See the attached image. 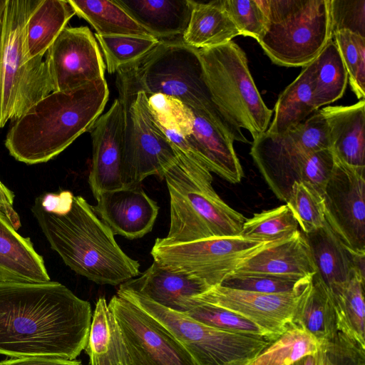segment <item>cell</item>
<instances>
[{"label": "cell", "mask_w": 365, "mask_h": 365, "mask_svg": "<svg viewBox=\"0 0 365 365\" xmlns=\"http://www.w3.org/2000/svg\"><path fill=\"white\" fill-rule=\"evenodd\" d=\"M91 304L57 282H0V354L76 359L84 349Z\"/></svg>", "instance_id": "obj_1"}, {"label": "cell", "mask_w": 365, "mask_h": 365, "mask_svg": "<svg viewBox=\"0 0 365 365\" xmlns=\"http://www.w3.org/2000/svg\"><path fill=\"white\" fill-rule=\"evenodd\" d=\"M106 79L53 91L13 120L5 140L10 155L28 165L46 163L89 131L108 99Z\"/></svg>", "instance_id": "obj_2"}, {"label": "cell", "mask_w": 365, "mask_h": 365, "mask_svg": "<svg viewBox=\"0 0 365 365\" xmlns=\"http://www.w3.org/2000/svg\"><path fill=\"white\" fill-rule=\"evenodd\" d=\"M31 210L51 248L76 273L98 284L112 286L140 274L139 262L123 251L83 197L74 196L65 214L48 212L36 200Z\"/></svg>", "instance_id": "obj_3"}, {"label": "cell", "mask_w": 365, "mask_h": 365, "mask_svg": "<svg viewBox=\"0 0 365 365\" xmlns=\"http://www.w3.org/2000/svg\"><path fill=\"white\" fill-rule=\"evenodd\" d=\"M175 149L177 158L162 175L170 195V228L165 237L158 240L173 244L239 235L246 218L217 195L211 172L203 164Z\"/></svg>", "instance_id": "obj_4"}, {"label": "cell", "mask_w": 365, "mask_h": 365, "mask_svg": "<svg viewBox=\"0 0 365 365\" xmlns=\"http://www.w3.org/2000/svg\"><path fill=\"white\" fill-rule=\"evenodd\" d=\"M148 98L158 125L175 148L230 183L241 182L244 173L234 141H250L232 130L217 109H195L162 94Z\"/></svg>", "instance_id": "obj_5"}, {"label": "cell", "mask_w": 365, "mask_h": 365, "mask_svg": "<svg viewBox=\"0 0 365 365\" xmlns=\"http://www.w3.org/2000/svg\"><path fill=\"white\" fill-rule=\"evenodd\" d=\"M197 52L211 100L226 123L241 135L247 130L253 140L264 134L273 110L259 93L245 52L233 41Z\"/></svg>", "instance_id": "obj_6"}, {"label": "cell", "mask_w": 365, "mask_h": 365, "mask_svg": "<svg viewBox=\"0 0 365 365\" xmlns=\"http://www.w3.org/2000/svg\"><path fill=\"white\" fill-rule=\"evenodd\" d=\"M41 0H6L0 54V128L53 91L43 56H25L26 23Z\"/></svg>", "instance_id": "obj_7"}, {"label": "cell", "mask_w": 365, "mask_h": 365, "mask_svg": "<svg viewBox=\"0 0 365 365\" xmlns=\"http://www.w3.org/2000/svg\"><path fill=\"white\" fill-rule=\"evenodd\" d=\"M266 31L258 42L270 60L305 67L333 38L330 0H267Z\"/></svg>", "instance_id": "obj_8"}, {"label": "cell", "mask_w": 365, "mask_h": 365, "mask_svg": "<svg viewBox=\"0 0 365 365\" xmlns=\"http://www.w3.org/2000/svg\"><path fill=\"white\" fill-rule=\"evenodd\" d=\"M116 294L133 303L170 333L196 365H250L273 341L264 336L209 327L129 289L119 288Z\"/></svg>", "instance_id": "obj_9"}, {"label": "cell", "mask_w": 365, "mask_h": 365, "mask_svg": "<svg viewBox=\"0 0 365 365\" xmlns=\"http://www.w3.org/2000/svg\"><path fill=\"white\" fill-rule=\"evenodd\" d=\"M116 86L123 111V187L140 185L150 175L162 178L175 161L177 151L158 125L147 94L121 70L117 72Z\"/></svg>", "instance_id": "obj_10"}, {"label": "cell", "mask_w": 365, "mask_h": 365, "mask_svg": "<svg viewBox=\"0 0 365 365\" xmlns=\"http://www.w3.org/2000/svg\"><path fill=\"white\" fill-rule=\"evenodd\" d=\"M120 70L148 96L165 95L198 110L217 109L197 49L182 39L160 41L139 61Z\"/></svg>", "instance_id": "obj_11"}, {"label": "cell", "mask_w": 365, "mask_h": 365, "mask_svg": "<svg viewBox=\"0 0 365 365\" xmlns=\"http://www.w3.org/2000/svg\"><path fill=\"white\" fill-rule=\"evenodd\" d=\"M276 241L236 235L165 244L157 238L150 254L153 261L168 269L214 287L220 284L241 262Z\"/></svg>", "instance_id": "obj_12"}, {"label": "cell", "mask_w": 365, "mask_h": 365, "mask_svg": "<svg viewBox=\"0 0 365 365\" xmlns=\"http://www.w3.org/2000/svg\"><path fill=\"white\" fill-rule=\"evenodd\" d=\"M325 147L322 126L308 118L282 134L265 132L253 140L250 154L271 190L287 202L293 183L300 182L307 155Z\"/></svg>", "instance_id": "obj_13"}, {"label": "cell", "mask_w": 365, "mask_h": 365, "mask_svg": "<svg viewBox=\"0 0 365 365\" xmlns=\"http://www.w3.org/2000/svg\"><path fill=\"white\" fill-rule=\"evenodd\" d=\"M108 307L122 331L128 365H196L170 333L133 303L116 294Z\"/></svg>", "instance_id": "obj_14"}, {"label": "cell", "mask_w": 365, "mask_h": 365, "mask_svg": "<svg viewBox=\"0 0 365 365\" xmlns=\"http://www.w3.org/2000/svg\"><path fill=\"white\" fill-rule=\"evenodd\" d=\"M322 196L328 225L348 248L365 252V168L348 165L334 156Z\"/></svg>", "instance_id": "obj_15"}, {"label": "cell", "mask_w": 365, "mask_h": 365, "mask_svg": "<svg viewBox=\"0 0 365 365\" xmlns=\"http://www.w3.org/2000/svg\"><path fill=\"white\" fill-rule=\"evenodd\" d=\"M45 60L53 91H69L105 79L98 45L87 26L65 27L48 49Z\"/></svg>", "instance_id": "obj_16"}, {"label": "cell", "mask_w": 365, "mask_h": 365, "mask_svg": "<svg viewBox=\"0 0 365 365\" xmlns=\"http://www.w3.org/2000/svg\"><path fill=\"white\" fill-rule=\"evenodd\" d=\"M307 285L292 292L264 294L218 284L195 297L245 318L275 340L292 326L297 304Z\"/></svg>", "instance_id": "obj_17"}, {"label": "cell", "mask_w": 365, "mask_h": 365, "mask_svg": "<svg viewBox=\"0 0 365 365\" xmlns=\"http://www.w3.org/2000/svg\"><path fill=\"white\" fill-rule=\"evenodd\" d=\"M89 131L92 138V160L88 183L96 200L104 192L123 187L121 175L123 111L118 98Z\"/></svg>", "instance_id": "obj_18"}, {"label": "cell", "mask_w": 365, "mask_h": 365, "mask_svg": "<svg viewBox=\"0 0 365 365\" xmlns=\"http://www.w3.org/2000/svg\"><path fill=\"white\" fill-rule=\"evenodd\" d=\"M96 201L93 208L113 234L129 240L151 232L159 211L141 185L104 192Z\"/></svg>", "instance_id": "obj_19"}, {"label": "cell", "mask_w": 365, "mask_h": 365, "mask_svg": "<svg viewBox=\"0 0 365 365\" xmlns=\"http://www.w3.org/2000/svg\"><path fill=\"white\" fill-rule=\"evenodd\" d=\"M317 272L309 244L298 230L247 257L232 273L312 277Z\"/></svg>", "instance_id": "obj_20"}, {"label": "cell", "mask_w": 365, "mask_h": 365, "mask_svg": "<svg viewBox=\"0 0 365 365\" xmlns=\"http://www.w3.org/2000/svg\"><path fill=\"white\" fill-rule=\"evenodd\" d=\"M138 276L120 284L119 288L133 291L159 305L182 313L187 299L212 287L203 281L172 272L155 261Z\"/></svg>", "instance_id": "obj_21"}, {"label": "cell", "mask_w": 365, "mask_h": 365, "mask_svg": "<svg viewBox=\"0 0 365 365\" xmlns=\"http://www.w3.org/2000/svg\"><path fill=\"white\" fill-rule=\"evenodd\" d=\"M328 125L330 150L344 163L365 168V101L319 110Z\"/></svg>", "instance_id": "obj_22"}, {"label": "cell", "mask_w": 365, "mask_h": 365, "mask_svg": "<svg viewBox=\"0 0 365 365\" xmlns=\"http://www.w3.org/2000/svg\"><path fill=\"white\" fill-rule=\"evenodd\" d=\"M50 281L44 260L29 237L20 235L0 210V282Z\"/></svg>", "instance_id": "obj_23"}, {"label": "cell", "mask_w": 365, "mask_h": 365, "mask_svg": "<svg viewBox=\"0 0 365 365\" xmlns=\"http://www.w3.org/2000/svg\"><path fill=\"white\" fill-rule=\"evenodd\" d=\"M115 1L136 23L160 41L182 38L192 11V0Z\"/></svg>", "instance_id": "obj_24"}, {"label": "cell", "mask_w": 365, "mask_h": 365, "mask_svg": "<svg viewBox=\"0 0 365 365\" xmlns=\"http://www.w3.org/2000/svg\"><path fill=\"white\" fill-rule=\"evenodd\" d=\"M317 267V275L333 293L344 285L354 272L348 247L327 222L310 233H303Z\"/></svg>", "instance_id": "obj_25"}, {"label": "cell", "mask_w": 365, "mask_h": 365, "mask_svg": "<svg viewBox=\"0 0 365 365\" xmlns=\"http://www.w3.org/2000/svg\"><path fill=\"white\" fill-rule=\"evenodd\" d=\"M84 350L90 365H128L122 331L103 297L96 303Z\"/></svg>", "instance_id": "obj_26"}, {"label": "cell", "mask_w": 365, "mask_h": 365, "mask_svg": "<svg viewBox=\"0 0 365 365\" xmlns=\"http://www.w3.org/2000/svg\"><path fill=\"white\" fill-rule=\"evenodd\" d=\"M292 325L309 332L319 344L333 339L339 332L331 293L317 274L300 296Z\"/></svg>", "instance_id": "obj_27"}, {"label": "cell", "mask_w": 365, "mask_h": 365, "mask_svg": "<svg viewBox=\"0 0 365 365\" xmlns=\"http://www.w3.org/2000/svg\"><path fill=\"white\" fill-rule=\"evenodd\" d=\"M240 33L223 8L221 0L207 3L192 0L189 24L182 40L197 49L207 48L227 43Z\"/></svg>", "instance_id": "obj_28"}, {"label": "cell", "mask_w": 365, "mask_h": 365, "mask_svg": "<svg viewBox=\"0 0 365 365\" xmlns=\"http://www.w3.org/2000/svg\"><path fill=\"white\" fill-rule=\"evenodd\" d=\"M76 12L64 0H41L26 26L24 51L29 59L44 56Z\"/></svg>", "instance_id": "obj_29"}, {"label": "cell", "mask_w": 365, "mask_h": 365, "mask_svg": "<svg viewBox=\"0 0 365 365\" xmlns=\"http://www.w3.org/2000/svg\"><path fill=\"white\" fill-rule=\"evenodd\" d=\"M316 59L304 67L299 76L279 96L272 122L266 133L279 135L304 122L317 110L313 103Z\"/></svg>", "instance_id": "obj_30"}, {"label": "cell", "mask_w": 365, "mask_h": 365, "mask_svg": "<svg viewBox=\"0 0 365 365\" xmlns=\"http://www.w3.org/2000/svg\"><path fill=\"white\" fill-rule=\"evenodd\" d=\"M68 2L76 14L88 21L98 35L155 38L136 23L115 0H68Z\"/></svg>", "instance_id": "obj_31"}, {"label": "cell", "mask_w": 365, "mask_h": 365, "mask_svg": "<svg viewBox=\"0 0 365 365\" xmlns=\"http://www.w3.org/2000/svg\"><path fill=\"white\" fill-rule=\"evenodd\" d=\"M365 277L354 269L346 283L331 293L338 331L365 348Z\"/></svg>", "instance_id": "obj_32"}, {"label": "cell", "mask_w": 365, "mask_h": 365, "mask_svg": "<svg viewBox=\"0 0 365 365\" xmlns=\"http://www.w3.org/2000/svg\"><path fill=\"white\" fill-rule=\"evenodd\" d=\"M347 83L348 74L332 38L316 58L313 90L316 110L341 98Z\"/></svg>", "instance_id": "obj_33"}, {"label": "cell", "mask_w": 365, "mask_h": 365, "mask_svg": "<svg viewBox=\"0 0 365 365\" xmlns=\"http://www.w3.org/2000/svg\"><path fill=\"white\" fill-rule=\"evenodd\" d=\"M319 347V342L312 334L292 325L250 365H292L307 355L317 354Z\"/></svg>", "instance_id": "obj_34"}, {"label": "cell", "mask_w": 365, "mask_h": 365, "mask_svg": "<svg viewBox=\"0 0 365 365\" xmlns=\"http://www.w3.org/2000/svg\"><path fill=\"white\" fill-rule=\"evenodd\" d=\"M95 36L101 48L106 70L110 74L137 63L160 41L155 38L100 36L96 34Z\"/></svg>", "instance_id": "obj_35"}, {"label": "cell", "mask_w": 365, "mask_h": 365, "mask_svg": "<svg viewBox=\"0 0 365 365\" xmlns=\"http://www.w3.org/2000/svg\"><path fill=\"white\" fill-rule=\"evenodd\" d=\"M298 228L299 224L286 204L255 213L246 219L239 235L262 241H275L292 236Z\"/></svg>", "instance_id": "obj_36"}, {"label": "cell", "mask_w": 365, "mask_h": 365, "mask_svg": "<svg viewBox=\"0 0 365 365\" xmlns=\"http://www.w3.org/2000/svg\"><path fill=\"white\" fill-rule=\"evenodd\" d=\"M185 309L184 313L188 317L209 327L230 332L264 336L271 339L262 329L245 318L195 297L187 299Z\"/></svg>", "instance_id": "obj_37"}, {"label": "cell", "mask_w": 365, "mask_h": 365, "mask_svg": "<svg viewBox=\"0 0 365 365\" xmlns=\"http://www.w3.org/2000/svg\"><path fill=\"white\" fill-rule=\"evenodd\" d=\"M287 205L304 234L322 227L327 222L323 196L305 182L293 183Z\"/></svg>", "instance_id": "obj_38"}, {"label": "cell", "mask_w": 365, "mask_h": 365, "mask_svg": "<svg viewBox=\"0 0 365 365\" xmlns=\"http://www.w3.org/2000/svg\"><path fill=\"white\" fill-rule=\"evenodd\" d=\"M348 74V81L357 98L365 97V37L349 30L333 34Z\"/></svg>", "instance_id": "obj_39"}, {"label": "cell", "mask_w": 365, "mask_h": 365, "mask_svg": "<svg viewBox=\"0 0 365 365\" xmlns=\"http://www.w3.org/2000/svg\"><path fill=\"white\" fill-rule=\"evenodd\" d=\"M312 277L231 273L222 280L220 285L264 294H280L292 292L303 288L312 279Z\"/></svg>", "instance_id": "obj_40"}, {"label": "cell", "mask_w": 365, "mask_h": 365, "mask_svg": "<svg viewBox=\"0 0 365 365\" xmlns=\"http://www.w3.org/2000/svg\"><path fill=\"white\" fill-rule=\"evenodd\" d=\"M221 3L240 35L257 42L261 40L267 24V0H221Z\"/></svg>", "instance_id": "obj_41"}, {"label": "cell", "mask_w": 365, "mask_h": 365, "mask_svg": "<svg viewBox=\"0 0 365 365\" xmlns=\"http://www.w3.org/2000/svg\"><path fill=\"white\" fill-rule=\"evenodd\" d=\"M317 365H365V349L341 332L319 344Z\"/></svg>", "instance_id": "obj_42"}, {"label": "cell", "mask_w": 365, "mask_h": 365, "mask_svg": "<svg viewBox=\"0 0 365 365\" xmlns=\"http://www.w3.org/2000/svg\"><path fill=\"white\" fill-rule=\"evenodd\" d=\"M332 34L349 30L365 37V0H330Z\"/></svg>", "instance_id": "obj_43"}, {"label": "cell", "mask_w": 365, "mask_h": 365, "mask_svg": "<svg viewBox=\"0 0 365 365\" xmlns=\"http://www.w3.org/2000/svg\"><path fill=\"white\" fill-rule=\"evenodd\" d=\"M334 166V156L330 149L307 155L304 162L300 182H305L323 195Z\"/></svg>", "instance_id": "obj_44"}, {"label": "cell", "mask_w": 365, "mask_h": 365, "mask_svg": "<svg viewBox=\"0 0 365 365\" xmlns=\"http://www.w3.org/2000/svg\"><path fill=\"white\" fill-rule=\"evenodd\" d=\"M73 195L70 191H62L58 194L47 193L36 200L46 211L55 214H65L72 206Z\"/></svg>", "instance_id": "obj_45"}, {"label": "cell", "mask_w": 365, "mask_h": 365, "mask_svg": "<svg viewBox=\"0 0 365 365\" xmlns=\"http://www.w3.org/2000/svg\"><path fill=\"white\" fill-rule=\"evenodd\" d=\"M0 365H83L81 361L43 356L15 357L0 361Z\"/></svg>", "instance_id": "obj_46"}, {"label": "cell", "mask_w": 365, "mask_h": 365, "mask_svg": "<svg viewBox=\"0 0 365 365\" xmlns=\"http://www.w3.org/2000/svg\"><path fill=\"white\" fill-rule=\"evenodd\" d=\"M14 192L0 180V210L9 218L14 228L21 227L20 218L14 209Z\"/></svg>", "instance_id": "obj_47"}, {"label": "cell", "mask_w": 365, "mask_h": 365, "mask_svg": "<svg viewBox=\"0 0 365 365\" xmlns=\"http://www.w3.org/2000/svg\"><path fill=\"white\" fill-rule=\"evenodd\" d=\"M292 365H317L316 354L307 355L302 358Z\"/></svg>", "instance_id": "obj_48"}, {"label": "cell", "mask_w": 365, "mask_h": 365, "mask_svg": "<svg viewBox=\"0 0 365 365\" xmlns=\"http://www.w3.org/2000/svg\"><path fill=\"white\" fill-rule=\"evenodd\" d=\"M5 4L6 0H0V54L1 48L2 18Z\"/></svg>", "instance_id": "obj_49"}]
</instances>
